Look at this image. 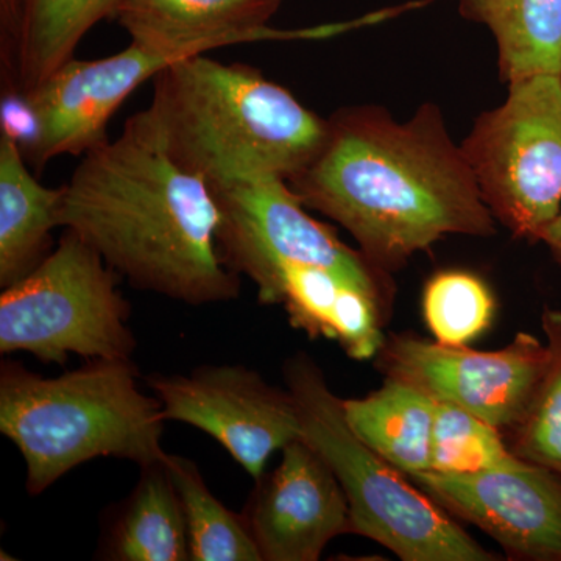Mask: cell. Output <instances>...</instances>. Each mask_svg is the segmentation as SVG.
I'll return each instance as SVG.
<instances>
[{
  "label": "cell",
  "instance_id": "1",
  "mask_svg": "<svg viewBox=\"0 0 561 561\" xmlns=\"http://www.w3.org/2000/svg\"><path fill=\"white\" fill-rule=\"evenodd\" d=\"M287 183L390 275L446 236L496 234V219L435 103L405 122L375 105L335 111L319 154Z\"/></svg>",
  "mask_w": 561,
  "mask_h": 561
},
{
  "label": "cell",
  "instance_id": "2",
  "mask_svg": "<svg viewBox=\"0 0 561 561\" xmlns=\"http://www.w3.org/2000/svg\"><path fill=\"white\" fill-rule=\"evenodd\" d=\"M219 209L205 180L165 153L139 113L83 154L65 186L58 228L76 232L139 290L190 306L238 298L217 247Z\"/></svg>",
  "mask_w": 561,
  "mask_h": 561
},
{
  "label": "cell",
  "instance_id": "3",
  "mask_svg": "<svg viewBox=\"0 0 561 561\" xmlns=\"http://www.w3.org/2000/svg\"><path fill=\"white\" fill-rule=\"evenodd\" d=\"M151 80L140 119L176 164L209 187L262 176L289 181L327 140L328 119L250 66L198 54Z\"/></svg>",
  "mask_w": 561,
  "mask_h": 561
},
{
  "label": "cell",
  "instance_id": "4",
  "mask_svg": "<svg viewBox=\"0 0 561 561\" xmlns=\"http://www.w3.org/2000/svg\"><path fill=\"white\" fill-rule=\"evenodd\" d=\"M164 421L160 400L139 390L131 359L90 360L57 378L18 362L0 370V432L24 457L32 496L99 457L162 463Z\"/></svg>",
  "mask_w": 561,
  "mask_h": 561
},
{
  "label": "cell",
  "instance_id": "5",
  "mask_svg": "<svg viewBox=\"0 0 561 561\" xmlns=\"http://www.w3.org/2000/svg\"><path fill=\"white\" fill-rule=\"evenodd\" d=\"M283 375L300 411L302 438L330 465L345 491L351 534L404 561L497 560L456 516L354 434L342 398L308 354L289 357Z\"/></svg>",
  "mask_w": 561,
  "mask_h": 561
},
{
  "label": "cell",
  "instance_id": "6",
  "mask_svg": "<svg viewBox=\"0 0 561 561\" xmlns=\"http://www.w3.org/2000/svg\"><path fill=\"white\" fill-rule=\"evenodd\" d=\"M130 305L117 289V273L76 232L25 278L0 295V353H31L65 365L70 354L131 359L136 339Z\"/></svg>",
  "mask_w": 561,
  "mask_h": 561
},
{
  "label": "cell",
  "instance_id": "7",
  "mask_svg": "<svg viewBox=\"0 0 561 561\" xmlns=\"http://www.w3.org/2000/svg\"><path fill=\"white\" fill-rule=\"evenodd\" d=\"M507 84L504 103L482 113L460 146L494 219L538 242L561 205V76Z\"/></svg>",
  "mask_w": 561,
  "mask_h": 561
},
{
  "label": "cell",
  "instance_id": "8",
  "mask_svg": "<svg viewBox=\"0 0 561 561\" xmlns=\"http://www.w3.org/2000/svg\"><path fill=\"white\" fill-rule=\"evenodd\" d=\"M217 209V247L230 271L256 286L261 305L273 306L280 268L316 265L341 273L391 309L394 286L359 250L351 249L308 208L279 176L210 187Z\"/></svg>",
  "mask_w": 561,
  "mask_h": 561
},
{
  "label": "cell",
  "instance_id": "9",
  "mask_svg": "<svg viewBox=\"0 0 561 561\" xmlns=\"http://www.w3.org/2000/svg\"><path fill=\"white\" fill-rule=\"evenodd\" d=\"M375 359L383 378L465 409L504 432L513 430L529 409L551 350L529 332H518L507 346L494 351L391 334Z\"/></svg>",
  "mask_w": 561,
  "mask_h": 561
},
{
  "label": "cell",
  "instance_id": "10",
  "mask_svg": "<svg viewBox=\"0 0 561 561\" xmlns=\"http://www.w3.org/2000/svg\"><path fill=\"white\" fill-rule=\"evenodd\" d=\"M147 382L165 420L210 435L254 481L264 476L273 454L302 438L290 391L276 389L243 365H205L190 375H153Z\"/></svg>",
  "mask_w": 561,
  "mask_h": 561
},
{
  "label": "cell",
  "instance_id": "11",
  "mask_svg": "<svg viewBox=\"0 0 561 561\" xmlns=\"http://www.w3.org/2000/svg\"><path fill=\"white\" fill-rule=\"evenodd\" d=\"M181 58L138 43L99 60L72 58L24 94L36 121L35 136L21 149L25 161L41 172L55 158L101 146L108 140L111 117L128 95Z\"/></svg>",
  "mask_w": 561,
  "mask_h": 561
},
{
  "label": "cell",
  "instance_id": "12",
  "mask_svg": "<svg viewBox=\"0 0 561 561\" xmlns=\"http://www.w3.org/2000/svg\"><path fill=\"white\" fill-rule=\"evenodd\" d=\"M456 518L479 527L516 560L561 561V476L523 460L476 474L409 476Z\"/></svg>",
  "mask_w": 561,
  "mask_h": 561
},
{
  "label": "cell",
  "instance_id": "13",
  "mask_svg": "<svg viewBox=\"0 0 561 561\" xmlns=\"http://www.w3.org/2000/svg\"><path fill=\"white\" fill-rule=\"evenodd\" d=\"M247 524L262 561H317L339 535L350 531L345 491L305 438L283 448V459L257 481Z\"/></svg>",
  "mask_w": 561,
  "mask_h": 561
},
{
  "label": "cell",
  "instance_id": "14",
  "mask_svg": "<svg viewBox=\"0 0 561 561\" xmlns=\"http://www.w3.org/2000/svg\"><path fill=\"white\" fill-rule=\"evenodd\" d=\"M280 3L283 0H122L116 18L131 43L183 58L254 41L328 38L364 24L360 20L275 31L268 21Z\"/></svg>",
  "mask_w": 561,
  "mask_h": 561
},
{
  "label": "cell",
  "instance_id": "15",
  "mask_svg": "<svg viewBox=\"0 0 561 561\" xmlns=\"http://www.w3.org/2000/svg\"><path fill=\"white\" fill-rule=\"evenodd\" d=\"M122 0H20L9 49L2 54L3 90L27 94L72 60L88 32L116 18Z\"/></svg>",
  "mask_w": 561,
  "mask_h": 561
},
{
  "label": "cell",
  "instance_id": "16",
  "mask_svg": "<svg viewBox=\"0 0 561 561\" xmlns=\"http://www.w3.org/2000/svg\"><path fill=\"white\" fill-rule=\"evenodd\" d=\"M61 187L43 186L10 136L0 135V287L35 271L49 256Z\"/></svg>",
  "mask_w": 561,
  "mask_h": 561
},
{
  "label": "cell",
  "instance_id": "17",
  "mask_svg": "<svg viewBox=\"0 0 561 561\" xmlns=\"http://www.w3.org/2000/svg\"><path fill=\"white\" fill-rule=\"evenodd\" d=\"M342 408L354 434L398 470L430 471L435 402L426 393L383 378L381 389L342 400Z\"/></svg>",
  "mask_w": 561,
  "mask_h": 561
},
{
  "label": "cell",
  "instance_id": "18",
  "mask_svg": "<svg viewBox=\"0 0 561 561\" xmlns=\"http://www.w3.org/2000/svg\"><path fill=\"white\" fill-rule=\"evenodd\" d=\"M461 16L485 25L496 41L505 83L561 76V0H456Z\"/></svg>",
  "mask_w": 561,
  "mask_h": 561
},
{
  "label": "cell",
  "instance_id": "19",
  "mask_svg": "<svg viewBox=\"0 0 561 561\" xmlns=\"http://www.w3.org/2000/svg\"><path fill=\"white\" fill-rule=\"evenodd\" d=\"M108 559L191 560L183 505L164 461L142 468L138 485L111 530Z\"/></svg>",
  "mask_w": 561,
  "mask_h": 561
},
{
  "label": "cell",
  "instance_id": "20",
  "mask_svg": "<svg viewBox=\"0 0 561 561\" xmlns=\"http://www.w3.org/2000/svg\"><path fill=\"white\" fill-rule=\"evenodd\" d=\"M164 465L183 505L191 560L262 561L245 518L210 493L194 461L168 454Z\"/></svg>",
  "mask_w": 561,
  "mask_h": 561
},
{
  "label": "cell",
  "instance_id": "21",
  "mask_svg": "<svg viewBox=\"0 0 561 561\" xmlns=\"http://www.w3.org/2000/svg\"><path fill=\"white\" fill-rule=\"evenodd\" d=\"M434 402L430 471L476 474L522 463L493 424L448 402Z\"/></svg>",
  "mask_w": 561,
  "mask_h": 561
},
{
  "label": "cell",
  "instance_id": "22",
  "mask_svg": "<svg viewBox=\"0 0 561 561\" xmlns=\"http://www.w3.org/2000/svg\"><path fill=\"white\" fill-rule=\"evenodd\" d=\"M541 327L551 362L523 420L508 431V446L519 459L561 476V311L545 309Z\"/></svg>",
  "mask_w": 561,
  "mask_h": 561
},
{
  "label": "cell",
  "instance_id": "23",
  "mask_svg": "<svg viewBox=\"0 0 561 561\" xmlns=\"http://www.w3.org/2000/svg\"><path fill=\"white\" fill-rule=\"evenodd\" d=\"M493 294L474 273L446 271L427 280L423 291V316L434 341L468 345L493 323Z\"/></svg>",
  "mask_w": 561,
  "mask_h": 561
},
{
  "label": "cell",
  "instance_id": "24",
  "mask_svg": "<svg viewBox=\"0 0 561 561\" xmlns=\"http://www.w3.org/2000/svg\"><path fill=\"white\" fill-rule=\"evenodd\" d=\"M20 0H0V51L9 49L18 21Z\"/></svg>",
  "mask_w": 561,
  "mask_h": 561
},
{
  "label": "cell",
  "instance_id": "25",
  "mask_svg": "<svg viewBox=\"0 0 561 561\" xmlns=\"http://www.w3.org/2000/svg\"><path fill=\"white\" fill-rule=\"evenodd\" d=\"M538 241L545 242L546 247L552 251L553 257L561 264V213L542 228Z\"/></svg>",
  "mask_w": 561,
  "mask_h": 561
}]
</instances>
